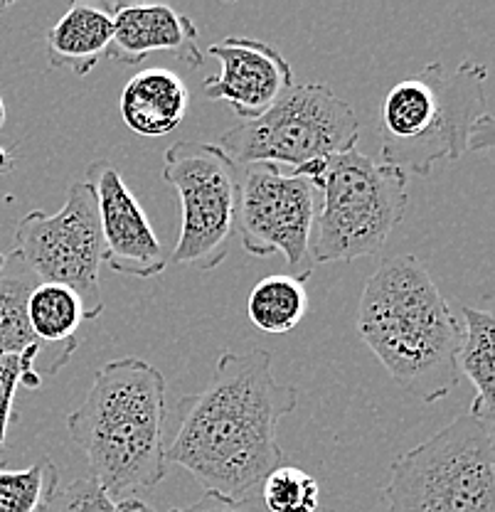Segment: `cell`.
Listing matches in <instances>:
<instances>
[{
    "label": "cell",
    "instance_id": "obj_1",
    "mask_svg": "<svg viewBox=\"0 0 495 512\" xmlns=\"http://www.w3.org/2000/svg\"><path fill=\"white\" fill-rule=\"evenodd\" d=\"M296 407L298 389L274 375L271 352L225 350L207 387L178 402L180 424L165 463L193 473L205 493L257 495L284 466L279 421Z\"/></svg>",
    "mask_w": 495,
    "mask_h": 512
},
{
    "label": "cell",
    "instance_id": "obj_2",
    "mask_svg": "<svg viewBox=\"0 0 495 512\" xmlns=\"http://www.w3.org/2000/svg\"><path fill=\"white\" fill-rule=\"evenodd\" d=\"M355 330L419 402H441L459 384L463 328L417 256L380 261L360 296Z\"/></svg>",
    "mask_w": 495,
    "mask_h": 512
},
{
    "label": "cell",
    "instance_id": "obj_3",
    "mask_svg": "<svg viewBox=\"0 0 495 512\" xmlns=\"http://www.w3.org/2000/svg\"><path fill=\"white\" fill-rule=\"evenodd\" d=\"M165 377L141 357L106 362L67 416L89 476L114 498H131L165 478Z\"/></svg>",
    "mask_w": 495,
    "mask_h": 512
},
{
    "label": "cell",
    "instance_id": "obj_4",
    "mask_svg": "<svg viewBox=\"0 0 495 512\" xmlns=\"http://www.w3.org/2000/svg\"><path fill=\"white\" fill-rule=\"evenodd\" d=\"M486 79V64L466 60L451 74L431 62L397 82L382 104V163L429 175L468 151H491L495 128Z\"/></svg>",
    "mask_w": 495,
    "mask_h": 512
},
{
    "label": "cell",
    "instance_id": "obj_5",
    "mask_svg": "<svg viewBox=\"0 0 495 512\" xmlns=\"http://www.w3.org/2000/svg\"><path fill=\"white\" fill-rule=\"evenodd\" d=\"M291 173L311 180L321 195L311 234L313 266L377 256L407 212V173L358 148Z\"/></svg>",
    "mask_w": 495,
    "mask_h": 512
},
{
    "label": "cell",
    "instance_id": "obj_6",
    "mask_svg": "<svg viewBox=\"0 0 495 512\" xmlns=\"http://www.w3.org/2000/svg\"><path fill=\"white\" fill-rule=\"evenodd\" d=\"M385 512H495V421L461 414L390 466Z\"/></svg>",
    "mask_w": 495,
    "mask_h": 512
},
{
    "label": "cell",
    "instance_id": "obj_7",
    "mask_svg": "<svg viewBox=\"0 0 495 512\" xmlns=\"http://www.w3.org/2000/svg\"><path fill=\"white\" fill-rule=\"evenodd\" d=\"M360 121L353 106L328 84H294L269 111L254 121H239L217 146L237 165L271 163L301 170L326 163L358 146Z\"/></svg>",
    "mask_w": 495,
    "mask_h": 512
},
{
    "label": "cell",
    "instance_id": "obj_8",
    "mask_svg": "<svg viewBox=\"0 0 495 512\" xmlns=\"http://www.w3.org/2000/svg\"><path fill=\"white\" fill-rule=\"evenodd\" d=\"M163 180L180 200V237L170 261L212 271L227 259L237 215L239 165L217 143L178 141L165 151Z\"/></svg>",
    "mask_w": 495,
    "mask_h": 512
},
{
    "label": "cell",
    "instance_id": "obj_9",
    "mask_svg": "<svg viewBox=\"0 0 495 512\" xmlns=\"http://www.w3.org/2000/svg\"><path fill=\"white\" fill-rule=\"evenodd\" d=\"M13 254L40 281L72 288L82 301L84 318L94 320L104 313L101 298V239L97 195L87 180L74 183L67 200L55 215L33 210L15 227Z\"/></svg>",
    "mask_w": 495,
    "mask_h": 512
},
{
    "label": "cell",
    "instance_id": "obj_10",
    "mask_svg": "<svg viewBox=\"0 0 495 512\" xmlns=\"http://www.w3.org/2000/svg\"><path fill=\"white\" fill-rule=\"evenodd\" d=\"M318 215V190L308 178L279 165H239L234 232L252 256H284L296 281L313 271L311 234Z\"/></svg>",
    "mask_w": 495,
    "mask_h": 512
},
{
    "label": "cell",
    "instance_id": "obj_11",
    "mask_svg": "<svg viewBox=\"0 0 495 512\" xmlns=\"http://www.w3.org/2000/svg\"><path fill=\"white\" fill-rule=\"evenodd\" d=\"M87 183L97 195L104 261L109 269L133 279L161 276L170 259L124 175L109 160H94L87 170Z\"/></svg>",
    "mask_w": 495,
    "mask_h": 512
},
{
    "label": "cell",
    "instance_id": "obj_12",
    "mask_svg": "<svg viewBox=\"0 0 495 512\" xmlns=\"http://www.w3.org/2000/svg\"><path fill=\"white\" fill-rule=\"evenodd\" d=\"M207 55L222 69L202 82V92L230 104L242 121L259 119L296 84L289 60L264 40L230 35L207 47Z\"/></svg>",
    "mask_w": 495,
    "mask_h": 512
},
{
    "label": "cell",
    "instance_id": "obj_13",
    "mask_svg": "<svg viewBox=\"0 0 495 512\" xmlns=\"http://www.w3.org/2000/svg\"><path fill=\"white\" fill-rule=\"evenodd\" d=\"M114 37L106 57L124 67H138L153 55H173L190 69L202 67L198 28L170 5L111 3Z\"/></svg>",
    "mask_w": 495,
    "mask_h": 512
},
{
    "label": "cell",
    "instance_id": "obj_14",
    "mask_svg": "<svg viewBox=\"0 0 495 512\" xmlns=\"http://www.w3.org/2000/svg\"><path fill=\"white\" fill-rule=\"evenodd\" d=\"M190 92L183 79L165 67H148L121 89L119 109L124 124L143 138H161L183 124Z\"/></svg>",
    "mask_w": 495,
    "mask_h": 512
},
{
    "label": "cell",
    "instance_id": "obj_15",
    "mask_svg": "<svg viewBox=\"0 0 495 512\" xmlns=\"http://www.w3.org/2000/svg\"><path fill=\"white\" fill-rule=\"evenodd\" d=\"M111 37V3H72L47 35V64L50 69H72L77 77H87L106 57Z\"/></svg>",
    "mask_w": 495,
    "mask_h": 512
},
{
    "label": "cell",
    "instance_id": "obj_16",
    "mask_svg": "<svg viewBox=\"0 0 495 512\" xmlns=\"http://www.w3.org/2000/svg\"><path fill=\"white\" fill-rule=\"evenodd\" d=\"M40 279L18 259L8 254L0 271V355H35L40 375H57L67 360L35 338L28 320V298Z\"/></svg>",
    "mask_w": 495,
    "mask_h": 512
},
{
    "label": "cell",
    "instance_id": "obj_17",
    "mask_svg": "<svg viewBox=\"0 0 495 512\" xmlns=\"http://www.w3.org/2000/svg\"><path fill=\"white\" fill-rule=\"evenodd\" d=\"M28 320L35 338L69 362L79 348V325L84 320L82 301L72 288L40 281L28 298Z\"/></svg>",
    "mask_w": 495,
    "mask_h": 512
},
{
    "label": "cell",
    "instance_id": "obj_18",
    "mask_svg": "<svg viewBox=\"0 0 495 512\" xmlns=\"http://www.w3.org/2000/svg\"><path fill=\"white\" fill-rule=\"evenodd\" d=\"M466 328L459 350V372L476 389L468 414L495 421V318L483 308H463Z\"/></svg>",
    "mask_w": 495,
    "mask_h": 512
},
{
    "label": "cell",
    "instance_id": "obj_19",
    "mask_svg": "<svg viewBox=\"0 0 495 512\" xmlns=\"http://www.w3.org/2000/svg\"><path fill=\"white\" fill-rule=\"evenodd\" d=\"M247 313L254 328H259L262 333H291L308 313L306 286L296 281L294 276H266L249 293Z\"/></svg>",
    "mask_w": 495,
    "mask_h": 512
},
{
    "label": "cell",
    "instance_id": "obj_20",
    "mask_svg": "<svg viewBox=\"0 0 495 512\" xmlns=\"http://www.w3.org/2000/svg\"><path fill=\"white\" fill-rule=\"evenodd\" d=\"M60 490V471L50 458L28 468L0 466V512H42Z\"/></svg>",
    "mask_w": 495,
    "mask_h": 512
},
{
    "label": "cell",
    "instance_id": "obj_21",
    "mask_svg": "<svg viewBox=\"0 0 495 512\" xmlns=\"http://www.w3.org/2000/svg\"><path fill=\"white\" fill-rule=\"evenodd\" d=\"M259 498L269 512H316L321 503V485L303 468L284 463L264 478Z\"/></svg>",
    "mask_w": 495,
    "mask_h": 512
},
{
    "label": "cell",
    "instance_id": "obj_22",
    "mask_svg": "<svg viewBox=\"0 0 495 512\" xmlns=\"http://www.w3.org/2000/svg\"><path fill=\"white\" fill-rule=\"evenodd\" d=\"M42 512H156L138 498H114L92 476L72 480L57 490Z\"/></svg>",
    "mask_w": 495,
    "mask_h": 512
},
{
    "label": "cell",
    "instance_id": "obj_23",
    "mask_svg": "<svg viewBox=\"0 0 495 512\" xmlns=\"http://www.w3.org/2000/svg\"><path fill=\"white\" fill-rule=\"evenodd\" d=\"M40 384L42 375L37 372L35 355H0V466L5 463V441L13 419L15 394L20 387L37 389Z\"/></svg>",
    "mask_w": 495,
    "mask_h": 512
},
{
    "label": "cell",
    "instance_id": "obj_24",
    "mask_svg": "<svg viewBox=\"0 0 495 512\" xmlns=\"http://www.w3.org/2000/svg\"><path fill=\"white\" fill-rule=\"evenodd\" d=\"M170 512H269L264 508L262 498L247 495V498H227L220 493H205L200 500H195L188 508H175Z\"/></svg>",
    "mask_w": 495,
    "mask_h": 512
},
{
    "label": "cell",
    "instance_id": "obj_25",
    "mask_svg": "<svg viewBox=\"0 0 495 512\" xmlns=\"http://www.w3.org/2000/svg\"><path fill=\"white\" fill-rule=\"evenodd\" d=\"M10 168H13V153L0 146V173H8Z\"/></svg>",
    "mask_w": 495,
    "mask_h": 512
},
{
    "label": "cell",
    "instance_id": "obj_26",
    "mask_svg": "<svg viewBox=\"0 0 495 512\" xmlns=\"http://www.w3.org/2000/svg\"><path fill=\"white\" fill-rule=\"evenodd\" d=\"M5 124V101H3V94H0V128Z\"/></svg>",
    "mask_w": 495,
    "mask_h": 512
},
{
    "label": "cell",
    "instance_id": "obj_27",
    "mask_svg": "<svg viewBox=\"0 0 495 512\" xmlns=\"http://www.w3.org/2000/svg\"><path fill=\"white\" fill-rule=\"evenodd\" d=\"M5 264H8V254H3V252H0V271L5 269Z\"/></svg>",
    "mask_w": 495,
    "mask_h": 512
},
{
    "label": "cell",
    "instance_id": "obj_28",
    "mask_svg": "<svg viewBox=\"0 0 495 512\" xmlns=\"http://www.w3.org/2000/svg\"><path fill=\"white\" fill-rule=\"evenodd\" d=\"M8 5H10V3H0V15H3L5 10H8Z\"/></svg>",
    "mask_w": 495,
    "mask_h": 512
}]
</instances>
